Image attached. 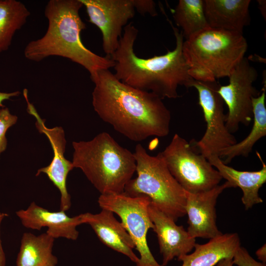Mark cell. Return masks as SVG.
Wrapping results in <instances>:
<instances>
[{
    "mask_svg": "<svg viewBox=\"0 0 266 266\" xmlns=\"http://www.w3.org/2000/svg\"><path fill=\"white\" fill-rule=\"evenodd\" d=\"M7 216H8L7 214L0 212V266H5L6 265L5 255L2 248L0 239V225L4 218Z\"/></svg>",
    "mask_w": 266,
    "mask_h": 266,
    "instance_id": "4316f807",
    "label": "cell"
},
{
    "mask_svg": "<svg viewBox=\"0 0 266 266\" xmlns=\"http://www.w3.org/2000/svg\"><path fill=\"white\" fill-rule=\"evenodd\" d=\"M250 0H203L210 27L243 34L250 23Z\"/></svg>",
    "mask_w": 266,
    "mask_h": 266,
    "instance_id": "e0dca14e",
    "label": "cell"
},
{
    "mask_svg": "<svg viewBox=\"0 0 266 266\" xmlns=\"http://www.w3.org/2000/svg\"><path fill=\"white\" fill-rule=\"evenodd\" d=\"M233 260V264L237 266H266V264L255 260L248 251L241 246L236 251Z\"/></svg>",
    "mask_w": 266,
    "mask_h": 266,
    "instance_id": "d4e9b609",
    "label": "cell"
},
{
    "mask_svg": "<svg viewBox=\"0 0 266 266\" xmlns=\"http://www.w3.org/2000/svg\"><path fill=\"white\" fill-rule=\"evenodd\" d=\"M16 214L26 228L40 230L47 227L46 233L54 238L76 240L79 235L76 227L83 224L81 214L70 217L65 211H49L33 201L26 210H20Z\"/></svg>",
    "mask_w": 266,
    "mask_h": 266,
    "instance_id": "9a60e30c",
    "label": "cell"
},
{
    "mask_svg": "<svg viewBox=\"0 0 266 266\" xmlns=\"http://www.w3.org/2000/svg\"><path fill=\"white\" fill-rule=\"evenodd\" d=\"M55 238L46 233L39 235L23 233L17 266H56L58 259L52 254Z\"/></svg>",
    "mask_w": 266,
    "mask_h": 266,
    "instance_id": "44dd1931",
    "label": "cell"
},
{
    "mask_svg": "<svg viewBox=\"0 0 266 266\" xmlns=\"http://www.w3.org/2000/svg\"><path fill=\"white\" fill-rule=\"evenodd\" d=\"M247 48L242 33L209 27L184 41L182 52L193 79L213 82L228 77Z\"/></svg>",
    "mask_w": 266,
    "mask_h": 266,
    "instance_id": "5b68a950",
    "label": "cell"
},
{
    "mask_svg": "<svg viewBox=\"0 0 266 266\" xmlns=\"http://www.w3.org/2000/svg\"><path fill=\"white\" fill-rule=\"evenodd\" d=\"M232 188L224 183L202 192H186V215L188 216L187 232L193 237L211 239L221 234L216 223V205L220 195Z\"/></svg>",
    "mask_w": 266,
    "mask_h": 266,
    "instance_id": "4fadbf2b",
    "label": "cell"
},
{
    "mask_svg": "<svg viewBox=\"0 0 266 266\" xmlns=\"http://www.w3.org/2000/svg\"><path fill=\"white\" fill-rule=\"evenodd\" d=\"M31 13L16 0H0V53L7 51L16 31L26 24Z\"/></svg>",
    "mask_w": 266,
    "mask_h": 266,
    "instance_id": "7402d4cb",
    "label": "cell"
},
{
    "mask_svg": "<svg viewBox=\"0 0 266 266\" xmlns=\"http://www.w3.org/2000/svg\"><path fill=\"white\" fill-rule=\"evenodd\" d=\"M83 224L89 225L100 240L111 249L127 256L137 263L139 258L133 252L135 245L122 223L118 221L113 213L102 209L97 214H81Z\"/></svg>",
    "mask_w": 266,
    "mask_h": 266,
    "instance_id": "2e32d148",
    "label": "cell"
},
{
    "mask_svg": "<svg viewBox=\"0 0 266 266\" xmlns=\"http://www.w3.org/2000/svg\"><path fill=\"white\" fill-rule=\"evenodd\" d=\"M18 117L10 113L7 107L0 109V155L7 147L6 133L7 130L17 122Z\"/></svg>",
    "mask_w": 266,
    "mask_h": 266,
    "instance_id": "cb8c5ba5",
    "label": "cell"
},
{
    "mask_svg": "<svg viewBox=\"0 0 266 266\" xmlns=\"http://www.w3.org/2000/svg\"><path fill=\"white\" fill-rule=\"evenodd\" d=\"M256 153L262 163V167L259 170L254 171L236 170L225 164L217 156L207 159L218 171L222 178L230 184L232 188L239 187L241 189L243 193L241 201L246 210L263 202L259 191L266 182V165L260 154Z\"/></svg>",
    "mask_w": 266,
    "mask_h": 266,
    "instance_id": "ac0fdd59",
    "label": "cell"
},
{
    "mask_svg": "<svg viewBox=\"0 0 266 266\" xmlns=\"http://www.w3.org/2000/svg\"><path fill=\"white\" fill-rule=\"evenodd\" d=\"M20 94L19 91H15L11 93H5L0 92V106L4 107L2 102L7 100H9L13 97L18 96Z\"/></svg>",
    "mask_w": 266,
    "mask_h": 266,
    "instance_id": "83f0119b",
    "label": "cell"
},
{
    "mask_svg": "<svg viewBox=\"0 0 266 266\" xmlns=\"http://www.w3.org/2000/svg\"><path fill=\"white\" fill-rule=\"evenodd\" d=\"M80 0H50L45 6L47 31L41 37L30 41L24 54L29 60L39 62L51 56H60L80 65L94 76L101 69L113 67L114 62L87 48L80 34L86 28L79 15Z\"/></svg>",
    "mask_w": 266,
    "mask_h": 266,
    "instance_id": "3957f363",
    "label": "cell"
},
{
    "mask_svg": "<svg viewBox=\"0 0 266 266\" xmlns=\"http://www.w3.org/2000/svg\"><path fill=\"white\" fill-rule=\"evenodd\" d=\"M232 257L222 259L216 265V266H233V262Z\"/></svg>",
    "mask_w": 266,
    "mask_h": 266,
    "instance_id": "f546056e",
    "label": "cell"
},
{
    "mask_svg": "<svg viewBox=\"0 0 266 266\" xmlns=\"http://www.w3.org/2000/svg\"><path fill=\"white\" fill-rule=\"evenodd\" d=\"M98 202L101 209L110 210L120 218L140 255L136 266H164L156 261L147 241V232L154 228L148 214L149 198L123 193L100 195Z\"/></svg>",
    "mask_w": 266,
    "mask_h": 266,
    "instance_id": "ba28073f",
    "label": "cell"
},
{
    "mask_svg": "<svg viewBox=\"0 0 266 266\" xmlns=\"http://www.w3.org/2000/svg\"><path fill=\"white\" fill-rule=\"evenodd\" d=\"M240 246L237 233H222L205 243H196L193 252L177 259L182 266H214L223 259L233 258Z\"/></svg>",
    "mask_w": 266,
    "mask_h": 266,
    "instance_id": "d6986e66",
    "label": "cell"
},
{
    "mask_svg": "<svg viewBox=\"0 0 266 266\" xmlns=\"http://www.w3.org/2000/svg\"><path fill=\"white\" fill-rule=\"evenodd\" d=\"M258 75L257 69L244 57L228 77L229 83L218 90L228 107L226 125L231 133L238 130L240 124L248 126L253 120L252 98L261 93L253 86Z\"/></svg>",
    "mask_w": 266,
    "mask_h": 266,
    "instance_id": "30bf717a",
    "label": "cell"
},
{
    "mask_svg": "<svg viewBox=\"0 0 266 266\" xmlns=\"http://www.w3.org/2000/svg\"><path fill=\"white\" fill-rule=\"evenodd\" d=\"M260 11L263 17L266 18V0H258Z\"/></svg>",
    "mask_w": 266,
    "mask_h": 266,
    "instance_id": "4dcf8cb0",
    "label": "cell"
},
{
    "mask_svg": "<svg viewBox=\"0 0 266 266\" xmlns=\"http://www.w3.org/2000/svg\"><path fill=\"white\" fill-rule=\"evenodd\" d=\"M90 78L95 84L94 109L117 132L134 141L168 135L171 114L158 95L122 82L109 69Z\"/></svg>",
    "mask_w": 266,
    "mask_h": 266,
    "instance_id": "6da1fadb",
    "label": "cell"
},
{
    "mask_svg": "<svg viewBox=\"0 0 266 266\" xmlns=\"http://www.w3.org/2000/svg\"><path fill=\"white\" fill-rule=\"evenodd\" d=\"M135 9L141 14H149L152 16L157 15L156 4L152 0H133Z\"/></svg>",
    "mask_w": 266,
    "mask_h": 266,
    "instance_id": "484cf974",
    "label": "cell"
},
{
    "mask_svg": "<svg viewBox=\"0 0 266 266\" xmlns=\"http://www.w3.org/2000/svg\"><path fill=\"white\" fill-rule=\"evenodd\" d=\"M256 255L258 259L262 263L266 264V244L259 248L256 252Z\"/></svg>",
    "mask_w": 266,
    "mask_h": 266,
    "instance_id": "f1b7e54d",
    "label": "cell"
},
{
    "mask_svg": "<svg viewBox=\"0 0 266 266\" xmlns=\"http://www.w3.org/2000/svg\"><path fill=\"white\" fill-rule=\"evenodd\" d=\"M220 86L217 80L202 82L193 79L190 86L198 91L199 104L206 124L203 135L195 145L206 159L212 156L219 157L223 150L237 142L226 127L224 102L218 93Z\"/></svg>",
    "mask_w": 266,
    "mask_h": 266,
    "instance_id": "9c48e42d",
    "label": "cell"
},
{
    "mask_svg": "<svg viewBox=\"0 0 266 266\" xmlns=\"http://www.w3.org/2000/svg\"><path fill=\"white\" fill-rule=\"evenodd\" d=\"M72 146L74 168L81 169L100 195L124 193L136 170L133 153L106 132L89 141H73Z\"/></svg>",
    "mask_w": 266,
    "mask_h": 266,
    "instance_id": "277c9868",
    "label": "cell"
},
{
    "mask_svg": "<svg viewBox=\"0 0 266 266\" xmlns=\"http://www.w3.org/2000/svg\"><path fill=\"white\" fill-rule=\"evenodd\" d=\"M23 95L27 103V111L35 117L37 130L46 136L53 151L54 155L50 164L39 169L36 176L41 173L45 174L59 189L61 194L60 210L66 211L71 204L70 196L66 188V178L69 172L74 167L72 163L64 156L66 145L64 131L61 127L47 128L45 125V120L41 118L33 105L29 101L26 89L23 91Z\"/></svg>",
    "mask_w": 266,
    "mask_h": 266,
    "instance_id": "7c38bea8",
    "label": "cell"
},
{
    "mask_svg": "<svg viewBox=\"0 0 266 266\" xmlns=\"http://www.w3.org/2000/svg\"><path fill=\"white\" fill-rule=\"evenodd\" d=\"M161 153L169 171L186 192L209 190L223 179L208 160L177 133Z\"/></svg>",
    "mask_w": 266,
    "mask_h": 266,
    "instance_id": "52a82bcc",
    "label": "cell"
},
{
    "mask_svg": "<svg viewBox=\"0 0 266 266\" xmlns=\"http://www.w3.org/2000/svg\"><path fill=\"white\" fill-rule=\"evenodd\" d=\"M80 1L86 8L89 22L100 31L103 50L110 58L118 47L123 29L135 15L133 0Z\"/></svg>",
    "mask_w": 266,
    "mask_h": 266,
    "instance_id": "8fae6325",
    "label": "cell"
},
{
    "mask_svg": "<svg viewBox=\"0 0 266 266\" xmlns=\"http://www.w3.org/2000/svg\"><path fill=\"white\" fill-rule=\"evenodd\" d=\"M171 11L185 40L210 27L205 15L203 0H179Z\"/></svg>",
    "mask_w": 266,
    "mask_h": 266,
    "instance_id": "603a6c76",
    "label": "cell"
},
{
    "mask_svg": "<svg viewBox=\"0 0 266 266\" xmlns=\"http://www.w3.org/2000/svg\"><path fill=\"white\" fill-rule=\"evenodd\" d=\"M266 77H263V86L260 94L252 98L253 124L249 134L242 141L223 150L219 157L227 165L238 156L247 157L251 152L255 144L266 135Z\"/></svg>",
    "mask_w": 266,
    "mask_h": 266,
    "instance_id": "ffe728a7",
    "label": "cell"
},
{
    "mask_svg": "<svg viewBox=\"0 0 266 266\" xmlns=\"http://www.w3.org/2000/svg\"><path fill=\"white\" fill-rule=\"evenodd\" d=\"M133 155L137 177L128 182L124 193L132 197H147L175 222L184 217L186 192L169 171L161 152L151 156L138 144Z\"/></svg>",
    "mask_w": 266,
    "mask_h": 266,
    "instance_id": "8992f818",
    "label": "cell"
},
{
    "mask_svg": "<svg viewBox=\"0 0 266 266\" xmlns=\"http://www.w3.org/2000/svg\"><path fill=\"white\" fill-rule=\"evenodd\" d=\"M148 210L163 256V266H166L174 258H178L193 250L196 243V238L192 237L182 226L176 225V222L151 202Z\"/></svg>",
    "mask_w": 266,
    "mask_h": 266,
    "instance_id": "5bb4252c",
    "label": "cell"
},
{
    "mask_svg": "<svg viewBox=\"0 0 266 266\" xmlns=\"http://www.w3.org/2000/svg\"><path fill=\"white\" fill-rule=\"evenodd\" d=\"M175 38V47L162 55L142 58L134 52L138 30L132 23L124 28L119 45L110 57L115 63L114 73L122 82L134 88L151 92L162 99L179 97V86L191 87L193 79L188 73L182 47V33L167 19Z\"/></svg>",
    "mask_w": 266,
    "mask_h": 266,
    "instance_id": "7a4b0ae2",
    "label": "cell"
}]
</instances>
